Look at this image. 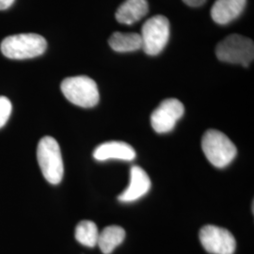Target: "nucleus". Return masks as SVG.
I'll return each mask as SVG.
<instances>
[{
  "mask_svg": "<svg viewBox=\"0 0 254 254\" xmlns=\"http://www.w3.org/2000/svg\"><path fill=\"white\" fill-rule=\"evenodd\" d=\"M200 243L211 254H234L236 252V238L224 228L206 225L200 229Z\"/></svg>",
  "mask_w": 254,
  "mask_h": 254,
  "instance_id": "obj_7",
  "label": "nucleus"
},
{
  "mask_svg": "<svg viewBox=\"0 0 254 254\" xmlns=\"http://www.w3.org/2000/svg\"><path fill=\"white\" fill-rule=\"evenodd\" d=\"M93 157L98 161L109 159L132 161L136 157V151L127 142L109 141L102 143L94 150Z\"/></svg>",
  "mask_w": 254,
  "mask_h": 254,
  "instance_id": "obj_10",
  "label": "nucleus"
},
{
  "mask_svg": "<svg viewBox=\"0 0 254 254\" xmlns=\"http://www.w3.org/2000/svg\"><path fill=\"white\" fill-rule=\"evenodd\" d=\"M75 239L81 245L93 248L97 245L99 232L94 222L91 220H83L75 228Z\"/></svg>",
  "mask_w": 254,
  "mask_h": 254,
  "instance_id": "obj_15",
  "label": "nucleus"
},
{
  "mask_svg": "<svg viewBox=\"0 0 254 254\" xmlns=\"http://www.w3.org/2000/svg\"><path fill=\"white\" fill-rule=\"evenodd\" d=\"M247 0H216L211 17L218 25H227L240 16L245 9Z\"/></svg>",
  "mask_w": 254,
  "mask_h": 254,
  "instance_id": "obj_11",
  "label": "nucleus"
},
{
  "mask_svg": "<svg viewBox=\"0 0 254 254\" xmlns=\"http://www.w3.org/2000/svg\"><path fill=\"white\" fill-rule=\"evenodd\" d=\"M14 0H0V10L9 8L13 4Z\"/></svg>",
  "mask_w": 254,
  "mask_h": 254,
  "instance_id": "obj_18",
  "label": "nucleus"
},
{
  "mask_svg": "<svg viewBox=\"0 0 254 254\" xmlns=\"http://www.w3.org/2000/svg\"><path fill=\"white\" fill-rule=\"evenodd\" d=\"M46 40L35 33H24L6 37L0 46L2 54L11 60L33 59L44 54Z\"/></svg>",
  "mask_w": 254,
  "mask_h": 254,
  "instance_id": "obj_1",
  "label": "nucleus"
},
{
  "mask_svg": "<svg viewBox=\"0 0 254 254\" xmlns=\"http://www.w3.org/2000/svg\"><path fill=\"white\" fill-rule=\"evenodd\" d=\"M61 89L67 100L81 108H93L100 98L96 82L85 75L65 78Z\"/></svg>",
  "mask_w": 254,
  "mask_h": 254,
  "instance_id": "obj_4",
  "label": "nucleus"
},
{
  "mask_svg": "<svg viewBox=\"0 0 254 254\" xmlns=\"http://www.w3.org/2000/svg\"><path fill=\"white\" fill-rule=\"evenodd\" d=\"M216 55L220 62L248 67L254 61V42L242 35H229L217 46Z\"/></svg>",
  "mask_w": 254,
  "mask_h": 254,
  "instance_id": "obj_5",
  "label": "nucleus"
},
{
  "mask_svg": "<svg viewBox=\"0 0 254 254\" xmlns=\"http://www.w3.org/2000/svg\"><path fill=\"white\" fill-rule=\"evenodd\" d=\"M37 159L40 169L47 182L60 184L64 177V161L61 148L52 136H44L37 148Z\"/></svg>",
  "mask_w": 254,
  "mask_h": 254,
  "instance_id": "obj_2",
  "label": "nucleus"
},
{
  "mask_svg": "<svg viewBox=\"0 0 254 254\" xmlns=\"http://www.w3.org/2000/svg\"><path fill=\"white\" fill-rule=\"evenodd\" d=\"M201 148L209 162L217 168L227 167L237 154L233 141L225 134L215 129H210L204 133Z\"/></svg>",
  "mask_w": 254,
  "mask_h": 254,
  "instance_id": "obj_3",
  "label": "nucleus"
},
{
  "mask_svg": "<svg viewBox=\"0 0 254 254\" xmlns=\"http://www.w3.org/2000/svg\"><path fill=\"white\" fill-rule=\"evenodd\" d=\"M142 49L149 56H156L163 51L170 38V22L164 15L148 19L141 27Z\"/></svg>",
  "mask_w": 254,
  "mask_h": 254,
  "instance_id": "obj_6",
  "label": "nucleus"
},
{
  "mask_svg": "<svg viewBox=\"0 0 254 254\" xmlns=\"http://www.w3.org/2000/svg\"><path fill=\"white\" fill-rule=\"evenodd\" d=\"M151 180L144 170L138 166H133L130 172L129 186L118 197L122 202H132L140 199L151 189Z\"/></svg>",
  "mask_w": 254,
  "mask_h": 254,
  "instance_id": "obj_9",
  "label": "nucleus"
},
{
  "mask_svg": "<svg viewBox=\"0 0 254 254\" xmlns=\"http://www.w3.org/2000/svg\"><path fill=\"white\" fill-rule=\"evenodd\" d=\"M11 109L12 106L10 101L5 96H0V128L7 124L11 113Z\"/></svg>",
  "mask_w": 254,
  "mask_h": 254,
  "instance_id": "obj_16",
  "label": "nucleus"
},
{
  "mask_svg": "<svg viewBox=\"0 0 254 254\" xmlns=\"http://www.w3.org/2000/svg\"><path fill=\"white\" fill-rule=\"evenodd\" d=\"M205 1L206 0H183V2L190 7H200L205 3Z\"/></svg>",
  "mask_w": 254,
  "mask_h": 254,
  "instance_id": "obj_17",
  "label": "nucleus"
},
{
  "mask_svg": "<svg viewBox=\"0 0 254 254\" xmlns=\"http://www.w3.org/2000/svg\"><path fill=\"white\" fill-rule=\"evenodd\" d=\"M126 238V231L120 226L112 225L106 227L99 233L97 245L104 254H110L121 245Z\"/></svg>",
  "mask_w": 254,
  "mask_h": 254,
  "instance_id": "obj_14",
  "label": "nucleus"
},
{
  "mask_svg": "<svg viewBox=\"0 0 254 254\" xmlns=\"http://www.w3.org/2000/svg\"><path fill=\"white\" fill-rule=\"evenodd\" d=\"M148 11L147 0H126L117 9L115 18L120 24L132 25L143 18Z\"/></svg>",
  "mask_w": 254,
  "mask_h": 254,
  "instance_id": "obj_12",
  "label": "nucleus"
},
{
  "mask_svg": "<svg viewBox=\"0 0 254 254\" xmlns=\"http://www.w3.org/2000/svg\"><path fill=\"white\" fill-rule=\"evenodd\" d=\"M109 44L112 50L119 53L134 52L142 47L141 37L137 33L115 32L109 38Z\"/></svg>",
  "mask_w": 254,
  "mask_h": 254,
  "instance_id": "obj_13",
  "label": "nucleus"
},
{
  "mask_svg": "<svg viewBox=\"0 0 254 254\" xmlns=\"http://www.w3.org/2000/svg\"><path fill=\"white\" fill-rule=\"evenodd\" d=\"M184 113L185 108L180 101L175 98L166 99L152 113L151 125L156 133L171 132Z\"/></svg>",
  "mask_w": 254,
  "mask_h": 254,
  "instance_id": "obj_8",
  "label": "nucleus"
}]
</instances>
